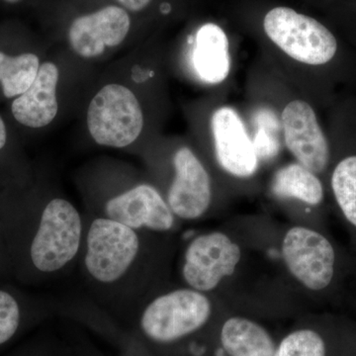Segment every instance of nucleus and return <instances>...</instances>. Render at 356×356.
I'll use <instances>...</instances> for the list:
<instances>
[{"instance_id": "obj_1", "label": "nucleus", "mask_w": 356, "mask_h": 356, "mask_svg": "<svg viewBox=\"0 0 356 356\" xmlns=\"http://www.w3.org/2000/svg\"><path fill=\"white\" fill-rule=\"evenodd\" d=\"M11 274L32 282L62 273L83 252L86 222L64 198L48 201L38 212L1 209Z\"/></svg>"}, {"instance_id": "obj_2", "label": "nucleus", "mask_w": 356, "mask_h": 356, "mask_svg": "<svg viewBox=\"0 0 356 356\" xmlns=\"http://www.w3.org/2000/svg\"><path fill=\"white\" fill-rule=\"evenodd\" d=\"M140 231L98 216L86 225L84 273L98 286H118L135 270L142 254Z\"/></svg>"}, {"instance_id": "obj_3", "label": "nucleus", "mask_w": 356, "mask_h": 356, "mask_svg": "<svg viewBox=\"0 0 356 356\" xmlns=\"http://www.w3.org/2000/svg\"><path fill=\"white\" fill-rule=\"evenodd\" d=\"M211 312L209 299L202 292L181 288L149 302L140 314V329L154 343H170L201 329Z\"/></svg>"}, {"instance_id": "obj_4", "label": "nucleus", "mask_w": 356, "mask_h": 356, "mask_svg": "<svg viewBox=\"0 0 356 356\" xmlns=\"http://www.w3.org/2000/svg\"><path fill=\"white\" fill-rule=\"evenodd\" d=\"M264 29L271 42L297 62L325 65L336 55V37L325 25L289 7L271 9L264 19Z\"/></svg>"}, {"instance_id": "obj_5", "label": "nucleus", "mask_w": 356, "mask_h": 356, "mask_svg": "<svg viewBox=\"0 0 356 356\" xmlns=\"http://www.w3.org/2000/svg\"><path fill=\"white\" fill-rule=\"evenodd\" d=\"M88 128L100 146L122 149L137 140L144 128L139 100L121 84L100 89L89 104Z\"/></svg>"}, {"instance_id": "obj_6", "label": "nucleus", "mask_w": 356, "mask_h": 356, "mask_svg": "<svg viewBox=\"0 0 356 356\" xmlns=\"http://www.w3.org/2000/svg\"><path fill=\"white\" fill-rule=\"evenodd\" d=\"M241 248L225 234L214 232L192 240L185 250L182 276L189 287L211 291L232 275L241 259Z\"/></svg>"}, {"instance_id": "obj_7", "label": "nucleus", "mask_w": 356, "mask_h": 356, "mask_svg": "<svg viewBox=\"0 0 356 356\" xmlns=\"http://www.w3.org/2000/svg\"><path fill=\"white\" fill-rule=\"evenodd\" d=\"M282 255L290 273L311 290L324 289L334 276V250L324 236L304 227L287 232Z\"/></svg>"}, {"instance_id": "obj_8", "label": "nucleus", "mask_w": 356, "mask_h": 356, "mask_svg": "<svg viewBox=\"0 0 356 356\" xmlns=\"http://www.w3.org/2000/svg\"><path fill=\"white\" fill-rule=\"evenodd\" d=\"M103 217L142 231L168 232L175 225V214L170 206L153 186L136 185L108 199Z\"/></svg>"}, {"instance_id": "obj_9", "label": "nucleus", "mask_w": 356, "mask_h": 356, "mask_svg": "<svg viewBox=\"0 0 356 356\" xmlns=\"http://www.w3.org/2000/svg\"><path fill=\"white\" fill-rule=\"evenodd\" d=\"M285 144L300 165L310 172H324L329 163L330 149L315 111L304 100H294L282 112Z\"/></svg>"}, {"instance_id": "obj_10", "label": "nucleus", "mask_w": 356, "mask_h": 356, "mask_svg": "<svg viewBox=\"0 0 356 356\" xmlns=\"http://www.w3.org/2000/svg\"><path fill=\"white\" fill-rule=\"evenodd\" d=\"M211 131L217 161L222 170L236 177L254 175L259 156L238 112L229 106L217 109L211 118Z\"/></svg>"}, {"instance_id": "obj_11", "label": "nucleus", "mask_w": 356, "mask_h": 356, "mask_svg": "<svg viewBox=\"0 0 356 356\" xmlns=\"http://www.w3.org/2000/svg\"><path fill=\"white\" fill-rule=\"evenodd\" d=\"M173 166L175 177L168 191V206L180 219H198L205 214L212 199L209 175L188 147L178 149Z\"/></svg>"}, {"instance_id": "obj_12", "label": "nucleus", "mask_w": 356, "mask_h": 356, "mask_svg": "<svg viewBox=\"0 0 356 356\" xmlns=\"http://www.w3.org/2000/svg\"><path fill=\"white\" fill-rule=\"evenodd\" d=\"M131 20L118 6H107L76 18L70 25L69 42L79 57H99L105 49L118 46L127 37Z\"/></svg>"}, {"instance_id": "obj_13", "label": "nucleus", "mask_w": 356, "mask_h": 356, "mask_svg": "<svg viewBox=\"0 0 356 356\" xmlns=\"http://www.w3.org/2000/svg\"><path fill=\"white\" fill-rule=\"evenodd\" d=\"M58 70L53 63L40 65L38 74L31 86L13 103L15 120L29 128L48 126L58 114L57 86Z\"/></svg>"}, {"instance_id": "obj_14", "label": "nucleus", "mask_w": 356, "mask_h": 356, "mask_svg": "<svg viewBox=\"0 0 356 356\" xmlns=\"http://www.w3.org/2000/svg\"><path fill=\"white\" fill-rule=\"evenodd\" d=\"M192 65L204 83H221L231 70L229 39L226 33L215 23H206L195 36Z\"/></svg>"}, {"instance_id": "obj_15", "label": "nucleus", "mask_w": 356, "mask_h": 356, "mask_svg": "<svg viewBox=\"0 0 356 356\" xmlns=\"http://www.w3.org/2000/svg\"><path fill=\"white\" fill-rule=\"evenodd\" d=\"M222 348L229 356H275V343L266 329L248 320L229 318L222 327Z\"/></svg>"}, {"instance_id": "obj_16", "label": "nucleus", "mask_w": 356, "mask_h": 356, "mask_svg": "<svg viewBox=\"0 0 356 356\" xmlns=\"http://www.w3.org/2000/svg\"><path fill=\"white\" fill-rule=\"evenodd\" d=\"M271 191L277 197L298 199L309 205H318L324 198L320 179L300 163L280 168L274 175Z\"/></svg>"}, {"instance_id": "obj_17", "label": "nucleus", "mask_w": 356, "mask_h": 356, "mask_svg": "<svg viewBox=\"0 0 356 356\" xmlns=\"http://www.w3.org/2000/svg\"><path fill=\"white\" fill-rule=\"evenodd\" d=\"M39 69V58L34 54L10 57L0 51V83L6 97L23 95L36 79Z\"/></svg>"}, {"instance_id": "obj_18", "label": "nucleus", "mask_w": 356, "mask_h": 356, "mask_svg": "<svg viewBox=\"0 0 356 356\" xmlns=\"http://www.w3.org/2000/svg\"><path fill=\"white\" fill-rule=\"evenodd\" d=\"M28 303L14 288L0 286V348L19 332L29 311Z\"/></svg>"}, {"instance_id": "obj_19", "label": "nucleus", "mask_w": 356, "mask_h": 356, "mask_svg": "<svg viewBox=\"0 0 356 356\" xmlns=\"http://www.w3.org/2000/svg\"><path fill=\"white\" fill-rule=\"evenodd\" d=\"M332 187L344 216L356 227V156H348L337 165Z\"/></svg>"}, {"instance_id": "obj_20", "label": "nucleus", "mask_w": 356, "mask_h": 356, "mask_svg": "<svg viewBox=\"0 0 356 356\" xmlns=\"http://www.w3.org/2000/svg\"><path fill=\"white\" fill-rule=\"evenodd\" d=\"M275 356H325V346L317 332L300 330L281 341Z\"/></svg>"}, {"instance_id": "obj_21", "label": "nucleus", "mask_w": 356, "mask_h": 356, "mask_svg": "<svg viewBox=\"0 0 356 356\" xmlns=\"http://www.w3.org/2000/svg\"><path fill=\"white\" fill-rule=\"evenodd\" d=\"M11 274L8 254L4 236L3 222H2L1 209H0V277Z\"/></svg>"}, {"instance_id": "obj_22", "label": "nucleus", "mask_w": 356, "mask_h": 356, "mask_svg": "<svg viewBox=\"0 0 356 356\" xmlns=\"http://www.w3.org/2000/svg\"><path fill=\"white\" fill-rule=\"evenodd\" d=\"M119 2L131 11H140L146 8L152 0H118Z\"/></svg>"}, {"instance_id": "obj_23", "label": "nucleus", "mask_w": 356, "mask_h": 356, "mask_svg": "<svg viewBox=\"0 0 356 356\" xmlns=\"http://www.w3.org/2000/svg\"><path fill=\"white\" fill-rule=\"evenodd\" d=\"M6 143L7 132L6 124H4L3 120H2L1 117H0V151H1V149L6 146Z\"/></svg>"}, {"instance_id": "obj_24", "label": "nucleus", "mask_w": 356, "mask_h": 356, "mask_svg": "<svg viewBox=\"0 0 356 356\" xmlns=\"http://www.w3.org/2000/svg\"><path fill=\"white\" fill-rule=\"evenodd\" d=\"M6 2H8V3H17L20 0H4Z\"/></svg>"}]
</instances>
